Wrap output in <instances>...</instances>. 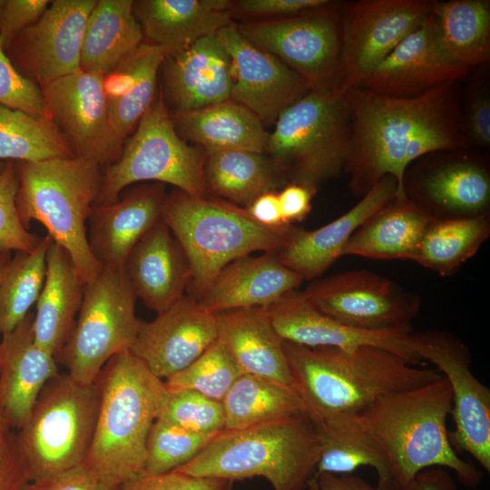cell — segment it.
<instances>
[{
  "label": "cell",
  "instance_id": "1",
  "mask_svg": "<svg viewBox=\"0 0 490 490\" xmlns=\"http://www.w3.org/2000/svg\"><path fill=\"white\" fill-rule=\"evenodd\" d=\"M464 81H451L412 98L380 94L362 87L344 96L351 117V136L344 171L356 197L380 179L397 181L398 198L407 197V169L424 155L472 148L461 109Z\"/></svg>",
  "mask_w": 490,
  "mask_h": 490
},
{
  "label": "cell",
  "instance_id": "2",
  "mask_svg": "<svg viewBox=\"0 0 490 490\" xmlns=\"http://www.w3.org/2000/svg\"><path fill=\"white\" fill-rule=\"evenodd\" d=\"M452 403L451 387L441 376L384 397L346 419L382 456L393 490L434 466L453 471L461 484L475 488L482 482V472L461 458L449 440L446 421Z\"/></svg>",
  "mask_w": 490,
  "mask_h": 490
},
{
  "label": "cell",
  "instance_id": "3",
  "mask_svg": "<svg viewBox=\"0 0 490 490\" xmlns=\"http://www.w3.org/2000/svg\"><path fill=\"white\" fill-rule=\"evenodd\" d=\"M292 387L315 426L349 417L380 398L439 378L381 348H309L283 340Z\"/></svg>",
  "mask_w": 490,
  "mask_h": 490
},
{
  "label": "cell",
  "instance_id": "4",
  "mask_svg": "<svg viewBox=\"0 0 490 490\" xmlns=\"http://www.w3.org/2000/svg\"><path fill=\"white\" fill-rule=\"evenodd\" d=\"M94 384L98 414L83 465L121 487L144 473L148 436L167 389L130 349L114 355Z\"/></svg>",
  "mask_w": 490,
  "mask_h": 490
},
{
  "label": "cell",
  "instance_id": "5",
  "mask_svg": "<svg viewBox=\"0 0 490 490\" xmlns=\"http://www.w3.org/2000/svg\"><path fill=\"white\" fill-rule=\"evenodd\" d=\"M319 448L313 422L308 416H297L245 429L222 431L175 471L231 482L261 476L273 490H306L316 470Z\"/></svg>",
  "mask_w": 490,
  "mask_h": 490
},
{
  "label": "cell",
  "instance_id": "6",
  "mask_svg": "<svg viewBox=\"0 0 490 490\" xmlns=\"http://www.w3.org/2000/svg\"><path fill=\"white\" fill-rule=\"evenodd\" d=\"M162 220L186 257L190 270L187 289L197 300L230 262L254 251H277L289 226L268 228L245 208L177 189L166 194Z\"/></svg>",
  "mask_w": 490,
  "mask_h": 490
},
{
  "label": "cell",
  "instance_id": "7",
  "mask_svg": "<svg viewBox=\"0 0 490 490\" xmlns=\"http://www.w3.org/2000/svg\"><path fill=\"white\" fill-rule=\"evenodd\" d=\"M15 167L16 208L24 226L41 223L70 255L83 282L94 279L103 266L89 247L87 221L100 191L101 168L76 156L18 162Z\"/></svg>",
  "mask_w": 490,
  "mask_h": 490
},
{
  "label": "cell",
  "instance_id": "8",
  "mask_svg": "<svg viewBox=\"0 0 490 490\" xmlns=\"http://www.w3.org/2000/svg\"><path fill=\"white\" fill-rule=\"evenodd\" d=\"M274 124L265 152L287 184L317 192L344 174L351 136L344 94L311 90L285 109Z\"/></svg>",
  "mask_w": 490,
  "mask_h": 490
},
{
  "label": "cell",
  "instance_id": "9",
  "mask_svg": "<svg viewBox=\"0 0 490 490\" xmlns=\"http://www.w3.org/2000/svg\"><path fill=\"white\" fill-rule=\"evenodd\" d=\"M99 407L95 384L58 374L42 389L26 422L15 435L30 480L39 481L84 463Z\"/></svg>",
  "mask_w": 490,
  "mask_h": 490
},
{
  "label": "cell",
  "instance_id": "10",
  "mask_svg": "<svg viewBox=\"0 0 490 490\" xmlns=\"http://www.w3.org/2000/svg\"><path fill=\"white\" fill-rule=\"evenodd\" d=\"M206 152L178 134L162 94L155 97L139 121L116 162L102 171L94 205L115 201L141 181L167 183L192 196H207L203 177Z\"/></svg>",
  "mask_w": 490,
  "mask_h": 490
},
{
  "label": "cell",
  "instance_id": "11",
  "mask_svg": "<svg viewBox=\"0 0 490 490\" xmlns=\"http://www.w3.org/2000/svg\"><path fill=\"white\" fill-rule=\"evenodd\" d=\"M136 299L123 268L103 267L85 283L74 326L56 358L73 379L93 385L114 355L131 349L142 322Z\"/></svg>",
  "mask_w": 490,
  "mask_h": 490
},
{
  "label": "cell",
  "instance_id": "12",
  "mask_svg": "<svg viewBox=\"0 0 490 490\" xmlns=\"http://www.w3.org/2000/svg\"><path fill=\"white\" fill-rule=\"evenodd\" d=\"M253 45L299 74L311 90L339 94L342 83V2L286 18L237 24Z\"/></svg>",
  "mask_w": 490,
  "mask_h": 490
},
{
  "label": "cell",
  "instance_id": "13",
  "mask_svg": "<svg viewBox=\"0 0 490 490\" xmlns=\"http://www.w3.org/2000/svg\"><path fill=\"white\" fill-rule=\"evenodd\" d=\"M409 346L422 363L435 365L449 383L452 446L469 454L490 472V389L474 375L469 348L455 335L438 329L412 331Z\"/></svg>",
  "mask_w": 490,
  "mask_h": 490
},
{
  "label": "cell",
  "instance_id": "14",
  "mask_svg": "<svg viewBox=\"0 0 490 490\" xmlns=\"http://www.w3.org/2000/svg\"><path fill=\"white\" fill-rule=\"evenodd\" d=\"M472 148L422 156L406 171V196L434 219L489 216L488 162Z\"/></svg>",
  "mask_w": 490,
  "mask_h": 490
},
{
  "label": "cell",
  "instance_id": "15",
  "mask_svg": "<svg viewBox=\"0 0 490 490\" xmlns=\"http://www.w3.org/2000/svg\"><path fill=\"white\" fill-rule=\"evenodd\" d=\"M435 0L342 2L340 93L357 87L432 14Z\"/></svg>",
  "mask_w": 490,
  "mask_h": 490
},
{
  "label": "cell",
  "instance_id": "16",
  "mask_svg": "<svg viewBox=\"0 0 490 490\" xmlns=\"http://www.w3.org/2000/svg\"><path fill=\"white\" fill-rule=\"evenodd\" d=\"M40 87L46 114L74 156L101 169L117 161L124 140L110 120L103 74L80 70Z\"/></svg>",
  "mask_w": 490,
  "mask_h": 490
},
{
  "label": "cell",
  "instance_id": "17",
  "mask_svg": "<svg viewBox=\"0 0 490 490\" xmlns=\"http://www.w3.org/2000/svg\"><path fill=\"white\" fill-rule=\"evenodd\" d=\"M302 292L322 313L362 329L410 326L421 308L418 295L365 270L313 279Z\"/></svg>",
  "mask_w": 490,
  "mask_h": 490
},
{
  "label": "cell",
  "instance_id": "18",
  "mask_svg": "<svg viewBox=\"0 0 490 490\" xmlns=\"http://www.w3.org/2000/svg\"><path fill=\"white\" fill-rule=\"evenodd\" d=\"M96 2L51 1L5 50L17 71L39 86L80 71L85 24Z\"/></svg>",
  "mask_w": 490,
  "mask_h": 490
},
{
  "label": "cell",
  "instance_id": "19",
  "mask_svg": "<svg viewBox=\"0 0 490 490\" xmlns=\"http://www.w3.org/2000/svg\"><path fill=\"white\" fill-rule=\"evenodd\" d=\"M216 35L230 59V99L252 112L263 125L275 123L285 109L311 91L279 58L250 43L236 24L221 28Z\"/></svg>",
  "mask_w": 490,
  "mask_h": 490
},
{
  "label": "cell",
  "instance_id": "20",
  "mask_svg": "<svg viewBox=\"0 0 490 490\" xmlns=\"http://www.w3.org/2000/svg\"><path fill=\"white\" fill-rule=\"evenodd\" d=\"M471 71L448 54L431 14L357 87L392 97L412 98L447 82L464 81Z\"/></svg>",
  "mask_w": 490,
  "mask_h": 490
},
{
  "label": "cell",
  "instance_id": "21",
  "mask_svg": "<svg viewBox=\"0 0 490 490\" xmlns=\"http://www.w3.org/2000/svg\"><path fill=\"white\" fill-rule=\"evenodd\" d=\"M264 309L282 340L309 348L350 349L370 346L413 365L423 364L409 346L411 326L377 330L353 328L319 311L298 289L285 293Z\"/></svg>",
  "mask_w": 490,
  "mask_h": 490
},
{
  "label": "cell",
  "instance_id": "22",
  "mask_svg": "<svg viewBox=\"0 0 490 490\" xmlns=\"http://www.w3.org/2000/svg\"><path fill=\"white\" fill-rule=\"evenodd\" d=\"M218 338L215 314L184 295L151 321H142L131 351L158 378L181 371Z\"/></svg>",
  "mask_w": 490,
  "mask_h": 490
},
{
  "label": "cell",
  "instance_id": "23",
  "mask_svg": "<svg viewBox=\"0 0 490 490\" xmlns=\"http://www.w3.org/2000/svg\"><path fill=\"white\" fill-rule=\"evenodd\" d=\"M396 196V180L385 176L350 210L322 227L308 230L289 225L275 251L279 260L303 279H318L341 257L345 244L363 222Z\"/></svg>",
  "mask_w": 490,
  "mask_h": 490
},
{
  "label": "cell",
  "instance_id": "24",
  "mask_svg": "<svg viewBox=\"0 0 490 490\" xmlns=\"http://www.w3.org/2000/svg\"><path fill=\"white\" fill-rule=\"evenodd\" d=\"M162 183L132 188L108 204L93 205L87 221L89 247L106 268H123L141 239L162 220L166 198Z\"/></svg>",
  "mask_w": 490,
  "mask_h": 490
},
{
  "label": "cell",
  "instance_id": "25",
  "mask_svg": "<svg viewBox=\"0 0 490 490\" xmlns=\"http://www.w3.org/2000/svg\"><path fill=\"white\" fill-rule=\"evenodd\" d=\"M31 312L0 340V404L10 429L26 422L42 389L59 372L56 358L34 339Z\"/></svg>",
  "mask_w": 490,
  "mask_h": 490
},
{
  "label": "cell",
  "instance_id": "26",
  "mask_svg": "<svg viewBox=\"0 0 490 490\" xmlns=\"http://www.w3.org/2000/svg\"><path fill=\"white\" fill-rule=\"evenodd\" d=\"M162 67L165 96L173 113L201 109L230 97V59L216 34L167 55Z\"/></svg>",
  "mask_w": 490,
  "mask_h": 490
},
{
  "label": "cell",
  "instance_id": "27",
  "mask_svg": "<svg viewBox=\"0 0 490 490\" xmlns=\"http://www.w3.org/2000/svg\"><path fill=\"white\" fill-rule=\"evenodd\" d=\"M123 269L137 299L157 314L181 299L190 281L186 257L163 220L134 246Z\"/></svg>",
  "mask_w": 490,
  "mask_h": 490
},
{
  "label": "cell",
  "instance_id": "28",
  "mask_svg": "<svg viewBox=\"0 0 490 490\" xmlns=\"http://www.w3.org/2000/svg\"><path fill=\"white\" fill-rule=\"evenodd\" d=\"M304 279L284 266L275 251L240 257L226 265L198 299L208 311L266 308Z\"/></svg>",
  "mask_w": 490,
  "mask_h": 490
},
{
  "label": "cell",
  "instance_id": "29",
  "mask_svg": "<svg viewBox=\"0 0 490 490\" xmlns=\"http://www.w3.org/2000/svg\"><path fill=\"white\" fill-rule=\"evenodd\" d=\"M231 6L229 0L133 1L142 34L168 55L182 52L233 23Z\"/></svg>",
  "mask_w": 490,
  "mask_h": 490
},
{
  "label": "cell",
  "instance_id": "30",
  "mask_svg": "<svg viewBox=\"0 0 490 490\" xmlns=\"http://www.w3.org/2000/svg\"><path fill=\"white\" fill-rule=\"evenodd\" d=\"M215 318L217 339L243 374L292 387L283 340L274 329L264 308L221 311L215 313Z\"/></svg>",
  "mask_w": 490,
  "mask_h": 490
},
{
  "label": "cell",
  "instance_id": "31",
  "mask_svg": "<svg viewBox=\"0 0 490 490\" xmlns=\"http://www.w3.org/2000/svg\"><path fill=\"white\" fill-rule=\"evenodd\" d=\"M84 286L70 255L52 240L33 328L35 342L56 358L74 326Z\"/></svg>",
  "mask_w": 490,
  "mask_h": 490
},
{
  "label": "cell",
  "instance_id": "32",
  "mask_svg": "<svg viewBox=\"0 0 490 490\" xmlns=\"http://www.w3.org/2000/svg\"><path fill=\"white\" fill-rule=\"evenodd\" d=\"M434 218L407 197H395L369 218L345 244L341 257L412 260Z\"/></svg>",
  "mask_w": 490,
  "mask_h": 490
},
{
  "label": "cell",
  "instance_id": "33",
  "mask_svg": "<svg viewBox=\"0 0 490 490\" xmlns=\"http://www.w3.org/2000/svg\"><path fill=\"white\" fill-rule=\"evenodd\" d=\"M171 116L181 138L205 152H265L270 133L252 112L230 99Z\"/></svg>",
  "mask_w": 490,
  "mask_h": 490
},
{
  "label": "cell",
  "instance_id": "34",
  "mask_svg": "<svg viewBox=\"0 0 490 490\" xmlns=\"http://www.w3.org/2000/svg\"><path fill=\"white\" fill-rule=\"evenodd\" d=\"M143 34L132 0H98L83 32L80 68L105 74L141 44Z\"/></svg>",
  "mask_w": 490,
  "mask_h": 490
},
{
  "label": "cell",
  "instance_id": "35",
  "mask_svg": "<svg viewBox=\"0 0 490 490\" xmlns=\"http://www.w3.org/2000/svg\"><path fill=\"white\" fill-rule=\"evenodd\" d=\"M205 152L203 177L208 195L246 209L259 196L287 184L265 153Z\"/></svg>",
  "mask_w": 490,
  "mask_h": 490
},
{
  "label": "cell",
  "instance_id": "36",
  "mask_svg": "<svg viewBox=\"0 0 490 490\" xmlns=\"http://www.w3.org/2000/svg\"><path fill=\"white\" fill-rule=\"evenodd\" d=\"M221 403L224 431L308 416L303 401L292 387L249 374H242L234 382Z\"/></svg>",
  "mask_w": 490,
  "mask_h": 490
},
{
  "label": "cell",
  "instance_id": "37",
  "mask_svg": "<svg viewBox=\"0 0 490 490\" xmlns=\"http://www.w3.org/2000/svg\"><path fill=\"white\" fill-rule=\"evenodd\" d=\"M436 18L443 45L451 58L468 69L490 60V1H436Z\"/></svg>",
  "mask_w": 490,
  "mask_h": 490
},
{
  "label": "cell",
  "instance_id": "38",
  "mask_svg": "<svg viewBox=\"0 0 490 490\" xmlns=\"http://www.w3.org/2000/svg\"><path fill=\"white\" fill-rule=\"evenodd\" d=\"M490 236V215L433 219L412 259L442 277L456 273Z\"/></svg>",
  "mask_w": 490,
  "mask_h": 490
},
{
  "label": "cell",
  "instance_id": "39",
  "mask_svg": "<svg viewBox=\"0 0 490 490\" xmlns=\"http://www.w3.org/2000/svg\"><path fill=\"white\" fill-rule=\"evenodd\" d=\"M68 157L74 153L50 118L0 104V160L37 162Z\"/></svg>",
  "mask_w": 490,
  "mask_h": 490
},
{
  "label": "cell",
  "instance_id": "40",
  "mask_svg": "<svg viewBox=\"0 0 490 490\" xmlns=\"http://www.w3.org/2000/svg\"><path fill=\"white\" fill-rule=\"evenodd\" d=\"M315 426L320 445L315 473L348 475L361 466H369L377 475L376 486L379 490H393L384 458L348 419Z\"/></svg>",
  "mask_w": 490,
  "mask_h": 490
},
{
  "label": "cell",
  "instance_id": "41",
  "mask_svg": "<svg viewBox=\"0 0 490 490\" xmlns=\"http://www.w3.org/2000/svg\"><path fill=\"white\" fill-rule=\"evenodd\" d=\"M52 239L46 234L28 252H15L0 281V336L15 329L30 313L42 291L46 254Z\"/></svg>",
  "mask_w": 490,
  "mask_h": 490
},
{
  "label": "cell",
  "instance_id": "42",
  "mask_svg": "<svg viewBox=\"0 0 490 490\" xmlns=\"http://www.w3.org/2000/svg\"><path fill=\"white\" fill-rule=\"evenodd\" d=\"M168 52L153 44H142L127 58L134 82L123 97L108 103L110 120L115 132L125 140L156 97L159 69Z\"/></svg>",
  "mask_w": 490,
  "mask_h": 490
},
{
  "label": "cell",
  "instance_id": "43",
  "mask_svg": "<svg viewBox=\"0 0 490 490\" xmlns=\"http://www.w3.org/2000/svg\"><path fill=\"white\" fill-rule=\"evenodd\" d=\"M242 374L233 358L217 339L196 360L166 378L163 384L169 391L193 390L222 402Z\"/></svg>",
  "mask_w": 490,
  "mask_h": 490
},
{
  "label": "cell",
  "instance_id": "44",
  "mask_svg": "<svg viewBox=\"0 0 490 490\" xmlns=\"http://www.w3.org/2000/svg\"><path fill=\"white\" fill-rule=\"evenodd\" d=\"M218 435L191 432L157 418L147 439L143 474L159 475L178 469L193 459Z\"/></svg>",
  "mask_w": 490,
  "mask_h": 490
},
{
  "label": "cell",
  "instance_id": "45",
  "mask_svg": "<svg viewBox=\"0 0 490 490\" xmlns=\"http://www.w3.org/2000/svg\"><path fill=\"white\" fill-rule=\"evenodd\" d=\"M159 419L199 434L224 431L222 403L193 390H167Z\"/></svg>",
  "mask_w": 490,
  "mask_h": 490
},
{
  "label": "cell",
  "instance_id": "46",
  "mask_svg": "<svg viewBox=\"0 0 490 490\" xmlns=\"http://www.w3.org/2000/svg\"><path fill=\"white\" fill-rule=\"evenodd\" d=\"M17 191L16 167L10 162L0 172V250L28 252L41 237L30 232L20 220L16 208Z\"/></svg>",
  "mask_w": 490,
  "mask_h": 490
},
{
  "label": "cell",
  "instance_id": "47",
  "mask_svg": "<svg viewBox=\"0 0 490 490\" xmlns=\"http://www.w3.org/2000/svg\"><path fill=\"white\" fill-rule=\"evenodd\" d=\"M470 73L466 87L462 86L461 109L471 147L487 149L490 145V88L488 77Z\"/></svg>",
  "mask_w": 490,
  "mask_h": 490
},
{
  "label": "cell",
  "instance_id": "48",
  "mask_svg": "<svg viewBox=\"0 0 490 490\" xmlns=\"http://www.w3.org/2000/svg\"><path fill=\"white\" fill-rule=\"evenodd\" d=\"M0 104L34 117H48L41 87L17 71L1 44Z\"/></svg>",
  "mask_w": 490,
  "mask_h": 490
},
{
  "label": "cell",
  "instance_id": "49",
  "mask_svg": "<svg viewBox=\"0 0 490 490\" xmlns=\"http://www.w3.org/2000/svg\"><path fill=\"white\" fill-rule=\"evenodd\" d=\"M231 481L194 477L178 471L142 475L124 484L120 490H228Z\"/></svg>",
  "mask_w": 490,
  "mask_h": 490
},
{
  "label": "cell",
  "instance_id": "50",
  "mask_svg": "<svg viewBox=\"0 0 490 490\" xmlns=\"http://www.w3.org/2000/svg\"><path fill=\"white\" fill-rule=\"evenodd\" d=\"M48 0H5L0 16V44L5 50L15 38L45 11Z\"/></svg>",
  "mask_w": 490,
  "mask_h": 490
},
{
  "label": "cell",
  "instance_id": "51",
  "mask_svg": "<svg viewBox=\"0 0 490 490\" xmlns=\"http://www.w3.org/2000/svg\"><path fill=\"white\" fill-rule=\"evenodd\" d=\"M328 0H241L232 2L231 15L268 17L267 20L295 16L327 5Z\"/></svg>",
  "mask_w": 490,
  "mask_h": 490
},
{
  "label": "cell",
  "instance_id": "52",
  "mask_svg": "<svg viewBox=\"0 0 490 490\" xmlns=\"http://www.w3.org/2000/svg\"><path fill=\"white\" fill-rule=\"evenodd\" d=\"M30 482L15 434L9 429L0 435V490H24Z\"/></svg>",
  "mask_w": 490,
  "mask_h": 490
},
{
  "label": "cell",
  "instance_id": "53",
  "mask_svg": "<svg viewBox=\"0 0 490 490\" xmlns=\"http://www.w3.org/2000/svg\"><path fill=\"white\" fill-rule=\"evenodd\" d=\"M24 490H120L90 470L83 464L50 476L28 483Z\"/></svg>",
  "mask_w": 490,
  "mask_h": 490
},
{
  "label": "cell",
  "instance_id": "54",
  "mask_svg": "<svg viewBox=\"0 0 490 490\" xmlns=\"http://www.w3.org/2000/svg\"><path fill=\"white\" fill-rule=\"evenodd\" d=\"M314 191L299 184L288 183L278 193L281 215L285 224L303 220L311 210Z\"/></svg>",
  "mask_w": 490,
  "mask_h": 490
},
{
  "label": "cell",
  "instance_id": "55",
  "mask_svg": "<svg viewBox=\"0 0 490 490\" xmlns=\"http://www.w3.org/2000/svg\"><path fill=\"white\" fill-rule=\"evenodd\" d=\"M306 490H379L362 477L354 474L331 475L314 473L307 484Z\"/></svg>",
  "mask_w": 490,
  "mask_h": 490
},
{
  "label": "cell",
  "instance_id": "56",
  "mask_svg": "<svg viewBox=\"0 0 490 490\" xmlns=\"http://www.w3.org/2000/svg\"><path fill=\"white\" fill-rule=\"evenodd\" d=\"M246 209L256 221L265 227L279 229L287 226L283 220L278 193L275 191L259 196Z\"/></svg>",
  "mask_w": 490,
  "mask_h": 490
},
{
  "label": "cell",
  "instance_id": "57",
  "mask_svg": "<svg viewBox=\"0 0 490 490\" xmlns=\"http://www.w3.org/2000/svg\"><path fill=\"white\" fill-rule=\"evenodd\" d=\"M400 490H461L448 469L434 466L417 473Z\"/></svg>",
  "mask_w": 490,
  "mask_h": 490
},
{
  "label": "cell",
  "instance_id": "58",
  "mask_svg": "<svg viewBox=\"0 0 490 490\" xmlns=\"http://www.w3.org/2000/svg\"><path fill=\"white\" fill-rule=\"evenodd\" d=\"M11 259V252L0 250V281L4 277Z\"/></svg>",
  "mask_w": 490,
  "mask_h": 490
},
{
  "label": "cell",
  "instance_id": "59",
  "mask_svg": "<svg viewBox=\"0 0 490 490\" xmlns=\"http://www.w3.org/2000/svg\"><path fill=\"white\" fill-rule=\"evenodd\" d=\"M9 429L10 427L8 426L7 422L5 418L3 409L0 404V435H2L3 433H5V431Z\"/></svg>",
  "mask_w": 490,
  "mask_h": 490
},
{
  "label": "cell",
  "instance_id": "60",
  "mask_svg": "<svg viewBox=\"0 0 490 490\" xmlns=\"http://www.w3.org/2000/svg\"><path fill=\"white\" fill-rule=\"evenodd\" d=\"M5 0H0V16L3 11V8L5 6Z\"/></svg>",
  "mask_w": 490,
  "mask_h": 490
},
{
  "label": "cell",
  "instance_id": "61",
  "mask_svg": "<svg viewBox=\"0 0 490 490\" xmlns=\"http://www.w3.org/2000/svg\"><path fill=\"white\" fill-rule=\"evenodd\" d=\"M228 490H231V486Z\"/></svg>",
  "mask_w": 490,
  "mask_h": 490
}]
</instances>
